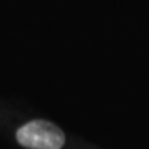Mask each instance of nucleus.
Segmentation results:
<instances>
[{"label": "nucleus", "mask_w": 149, "mask_h": 149, "mask_svg": "<svg viewBox=\"0 0 149 149\" xmlns=\"http://www.w3.org/2000/svg\"><path fill=\"white\" fill-rule=\"evenodd\" d=\"M17 141L28 149H61L65 144V135L54 123L33 120L17 131Z\"/></svg>", "instance_id": "nucleus-1"}]
</instances>
